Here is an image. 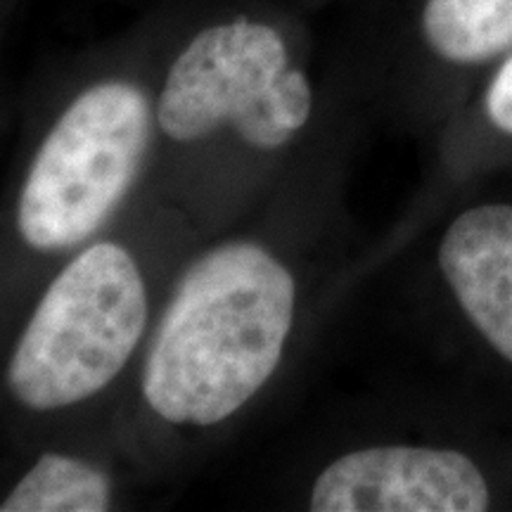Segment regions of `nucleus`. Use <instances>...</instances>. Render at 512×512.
Masks as SVG:
<instances>
[{"label":"nucleus","instance_id":"1","mask_svg":"<svg viewBox=\"0 0 512 512\" xmlns=\"http://www.w3.org/2000/svg\"><path fill=\"white\" fill-rule=\"evenodd\" d=\"M297 287L254 242H228L188 268L159 320L143 373L150 408L209 427L254 399L278 368Z\"/></svg>","mask_w":512,"mask_h":512},{"label":"nucleus","instance_id":"2","mask_svg":"<svg viewBox=\"0 0 512 512\" xmlns=\"http://www.w3.org/2000/svg\"><path fill=\"white\" fill-rule=\"evenodd\" d=\"M147 292L124 247L98 242L53 280L19 337L8 387L34 411L91 399L117 377L140 344Z\"/></svg>","mask_w":512,"mask_h":512},{"label":"nucleus","instance_id":"3","mask_svg":"<svg viewBox=\"0 0 512 512\" xmlns=\"http://www.w3.org/2000/svg\"><path fill=\"white\" fill-rule=\"evenodd\" d=\"M152 112L140 88L105 81L57 119L19 197V233L41 252L98 233L128 195L150 147Z\"/></svg>","mask_w":512,"mask_h":512},{"label":"nucleus","instance_id":"4","mask_svg":"<svg viewBox=\"0 0 512 512\" xmlns=\"http://www.w3.org/2000/svg\"><path fill=\"white\" fill-rule=\"evenodd\" d=\"M313 93L292 67L283 36L249 19L216 24L185 46L166 76L157 121L178 143L223 126L256 150H278L311 117Z\"/></svg>","mask_w":512,"mask_h":512},{"label":"nucleus","instance_id":"5","mask_svg":"<svg viewBox=\"0 0 512 512\" xmlns=\"http://www.w3.org/2000/svg\"><path fill=\"white\" fill-rule=\"evenodd\" d=\"M489 486L458 451L373 446L347 453L320 472L311 491L316 512H482Z\"/></svg>","mask_w":512,"mask_h":512},{"label":"nucleus","instance_id":"6","mask_svg":"<svg viewBox=\"0 0 512 512\" xmlns=\"http://www.w3.org/2000/svg\"><path fill=\"white\" fill-rule=\"evenodd\" d=\"M439 266L467 318L512 363V207L460 214L441 240Z\"/></svg>","mask_w":512,"mask_h":512},{"label":"nucleus","instance_id":"7","mask_svg":"<svg viewBox=\"0 0 512 512\" xmlns=\"http://www.w3.org/2000/svg\"><path fill=\"white\" fill-rule=\"evenodd\" d=\"M422 31L448 62L491 60L512 46V0H427Z\"/></svg>","mask_w":512,"mask_h":512},{"label":"nucleus","instance_id":"8","mask_svg":"<svg viewBox=\"0 0 512 512\" xmlns=\"http://www.w3.org/2000/svg\"><path fill=\"white\" fill-rule=\"evenodd\" d=\"M110 505L112 482L105 472L74 456L43 453L0 512H102Z\"/></svg>","mask_w":512,"mask_h":512},{"label":"nucleus","instance_id":"9","mask_svg":"<svg viewBox=\"0 0 512 512\" xmlns=\"http://www.w3.org/2000/svg\"><path fill=\"white\" fill-rule=\"evenodd\" d=\"M486 114L505 133H512V55L503 62L486 91Z\"/></svg>","mask_w":512,"mask_h":512}]
</instances>
